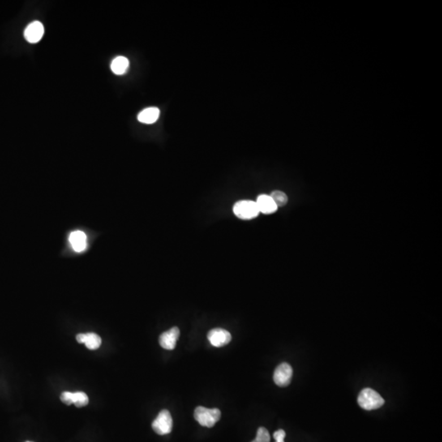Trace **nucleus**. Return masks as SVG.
Instances as JSON below:
<instances>
[{"instance_id": "1", "label": "nucleus", "mask_w": 442, "mask_h": 442, "mask_svg": "<svg viewBox=\"0 0 442 442\" xmlns=\"http://www.w3.org/2000/svg\"><path fill=\"white\" fill-rule=\"evenodd\" d=\"M359 405L366 410L379 409L384 405V399L371 388L362 390L358 396Z\"/></svg>"}, {"instance_id": "2", "label": "nucleus", "mask_w": 442, "mask_h": 442, "mask_svg": "<svg viewBox=\"0 0 442 442\" xmlns=\"http://www.w3.org/2000/svg\"><path fill=\"white\" fill-rule=\"evenodd\" d=\"M221 413L219 409H208L198 406L194 411V418L203 427H212L220 420Z\"/></svg>"}, {"instance_id": "3", "label": "nucleus", "mask_w": 442, "mask_h": 442, "mask_svg": "<svg viewBox=\"0 0 442 442\" xmlns=\"http://www.w3.org/2000/svg\"><path fill=\"white\" fill-rule=\"evenodd\" d=\"M233 211L237 217L246 220L257 217L260 214L256 203L251 200L238 201L233 205Z\"/></svg>"}, {"instance_id": "4", "label": "nucleus", "mask_w": 442, "mask_h": 442, "mask_svg": "<svg viewBox=\"0 0 442 442\" xmlns=\"http://www.w3.org/2000/svg\"><path fill=\"white\" fill-rule=\"evenodd\" d=\"M152 429L159 435L170 433L173 427V419L171 414L166 409H163L152 422Z\"/></svg>"}, {"instance_id": "5", "label": "nucleus", "mask_w": 442, "mask_h": 442, "mask_svg": "<svg viewBox=\"0 0 442 442\" xmlns=\"http://www.w3.org/2000/svg\"><path fill=\"white\" fill-rule=\"evenodd\" d=\"M293 368L288 363H282L279 365L274 373V381L279 387H287L289 385L293 378Z\"/></svg>"}, {"instance_id": "6", "label": "nucleus", "mask_w": 442, "mask_h": 442, "mask_svg": "<svg viewBox=\"0 0 442 442\" xmlns=\"http://www.w3.org/2000/svg\"><path fill=\"white\" fill-rule=\"evenodd\" d=\"M207 338L213 346L221 347L230 342L232 336L227 330L218 328L209 331L207 333Z\"/></svg>"}, {"instance_id": "7", "label": "nucleus", "mask_w": 442, "mask_h": 442, "mask_svg": "<svg viewBox=\"0 0 442 442\" xmlns=\"http://www.w3.org/2000/svg\"><path fill=\"white\" fill-rule=\"evenodd\" d=\"M44 33V28L42 23L35 21L27 26L24 31V36L28 42L35 44L42 39Z\"/></svg>"}, {"instance_id": "8", "label": "nucleus", "mask_w": 442, "mask_h": 442, "mask_svg": "<svg viewBox=\"0 0 442 442\" xmlns=\"http://www.w3.org/2000/svg\"><path fill=\"white\" fill-rule=\"evenodd\" d=\"M180 329L177 327H173L166 332L161 333L159 337V343L165 350H174L177 340L180 337Z\"/></svg>"}, {"instance_id": "9", "label": "nucleus", "mask_w": 442, "mask_h": 442, "mask_svg": "<svg viewBox=\"0 0 442 442\" xmlns=\"http://www.w3.org/2000/svg\"><path fill=\"white\" fill-rule=\"evenodd\" d=\"M69 242L73 251L77 253L83 252L88 246L87 236L84 232L80 230H76L70 233Z\"/></svg>"}, {"instance_id": "10", "label": "nucleus", "mask_w": 442, "mask_h": 442, "mask_svg": "<svg viewBox=\"0 0 442 442\" xmlns=\"http://www.w3.org/2000/svg\"><path fill=\"white\" fill-rule=\"evenodd\" d=\"M76 340L79 343H84L90 350H97L101 345L102 339L99 335L94 332L79 333L76 336Z\"/></svg>"}, {"instance_id": "11", "label": "nucleus", "mask_w": 442, "mask_h": 442, "mask_svg": "<svg viewBox=\"0 0 442 442\" xmlns=\"http://www.w3.org/2000/svg\"><path fill=\"white\" fill-rule=\"evenodd\" d=\"M255 203L257 205L260 213L261 212L264 215L275 213V211H277L279 208L271 197L270 195H266V194H261L258 197Z\"/></svg>"}, {"instance_id": "12", "label": "nucleus", "mask_w": 442, "mask_h": 442, "mask_svg": "<svg viewBox=\"0 0 442 442\" xmlns=\"http://www.w3.org/2000/svg\"><path fill=\"white\" fill-rule=\"evenodd\" d=\"M160 116V110L155 107L145 108L138 116V120L141 123L153 124L157 121Z\"/></svg>"}, {"instance_id": "13", "label": "nucleus", "mask_w": 442, "mask_h": 442, "mask_svg": "<svg viewBox=\"0 0 442 442\" xmlns=\"http://www.w3.org/2000/svg\"><path fill=\"white\" fill-rule=\"evenodd\" d=\"M129 66H130V62L128 58L123 56H119L113 59V62L111 64V69L116 75H121L126 72Z\"/></svg>"}, {"instance_id": "14", "label": "nucleus", "mask_w": 442, "mask_h": 442, "mask_svg": "<svg viewBox=\"0 0 442 442\" xmlns=\"http://www.w3.org/2000/svg\"><path fill=\"white\" fill-rule=\"evenodd\" d=\"M270 196L273 199L274 202H275V204H276L278 207H284V206H285L288 203V196L284 192L279 191V190L274 191L271 193Z\"/></svg>"}, {"instance_id": "15", "label": "nucleus", "mask_w": 442, "mask_h": 442, "mask_svg": "<svg viewBox=\"0 0 442 442\" xmlns=\"http://www.w3.org/2000/svg\"><path fill=\"white\" fill-rule=\"evenodd\" d=\"M73 404L76 407H83L89 404V397L84 392H77L73 393Z\"/></svg>"}, {"instance_id": "16", "label": "nucleus", "mask_w": 442, "mask_h": 442, "mask_svg": "<svg viewBox=\"0 0 442 442\" xmlns=\"http://www.w3.org/2000/svg\"><path fill=\"white\" fill-rule=\"evenodd\" d=\"M251 442H271V435L268 430L264 427H259L256 433V437Z\"/></svg>"}, {"instance_id": "17", "label": "nucleus", "mask_w": 442, "mask_h": 442, "mask_svg": "<svg viewBox=\"0 0 442 442\" xmlns=\"http://www.w3.org/2000/svg\"><path fill=\"white\" fill-rule=\"evenodd\" d=\"M60 399L64 404L67 405H71L73 404V393L70 392H62V395L60 396Z\"/></svg>"}, {"instance_id": "18", "label": "nucleus", "mask_w": 442, "mask_h": 442, "mask_svg": "<svg viewBox=\"0 0 442 442\" xmlns=\"http://www.w3.org/2000/svg\"><path fill=\"white\" fill-rule=\"evenodd\" d=\"M285 436H286V432L283 429H280L274 433L275 442H284Z\"/></svg>"}, {"instance_id": "19", "label": "nucleus", "mask_w": 442, "mask_h": 442, "mask_svg": "<svg viewBox=\"0 0 442 442\" xmlns=\"http://www.w3.org/2000/svg\"><path fill=\"white\" fill-rule=\"evenodd\" d=\"M27 442H32V441H27Z\"/></svg>"}]
</instances>
